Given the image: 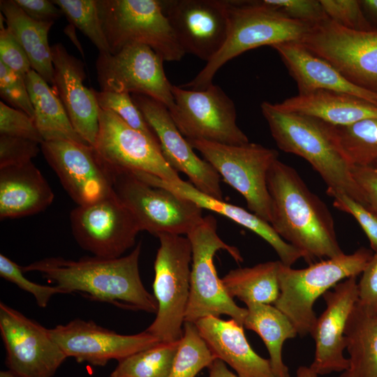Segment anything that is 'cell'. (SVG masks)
Segmentation results:
<instances>
[{
    "label": "cell",
    "instance_id": "52",
    "mask_svg": "<svg viewBox=\"0 0 377 377\" xmlns=\"http://www.w3.org/2000/svg\"><path fill=\"white\" fill-rule=\"evenodd\" d=\"M363 6L369 13L377 18V0L360 1Z\"/></svg>",
    "mask_w": 377,
    "mask_h": 377
},
{
    "label": "cell",
    "instance_id": "26",
    "mask_svg": "<svg viewBox=\"0 0 377 377\" xmlns=\"http://www.w3.org/2000/svg\"><path fill=\"white\" fill-rule=\"evenodd\" d=\"M53 200L51 187L32 161L0 168L1 219L39 213Z\"/></svg>",
    "mask_w": 377,
    "mask_h": 377
},
{
    "label": "cell",
    "instance_id": "23",
    "mask_svg": "<svg viewBox=\"0 0 377 377\" xmlns=\"http://www.w3.org/2000/svg\"><path fill=\"white\" fill-rule=\"evenodd\" d=\"M289 73L295 80L299 94L317 90L346 94L377 106V94L357 86L335 67L298 42L274 45Z\"/></svg>",
    "mask_w": 377,
    "mask_h": 377
},
{
    "label": "cell",
    "instance_id": "3",
    "mask_svg": "<svg viewBox=\"0 0 377 377\" xmlns=\"http://www.w3.org/2000/svg\"><path fill=\"white\" fill-rule=\"evenodd\" d=\"M262 113L278 147L305 159L327 184L367 207L355 182L352 165L334 138L330 125L313 117L279 110L263 102Z\"/></svg>",
    "mask_w": 377,
    "mask_h": 377
},
{
    "label": "cell",
    "instance_id": "12",
    "mask_svg": "<svg viewBox=\"0 0 377 377\" xmlns=\"http://www.w3.org/2000/svg\"><path fill=\"white\" fill-rule=\"evenodd\" d=\"M298 43L355 84L377 94V30L350 29L329 19Z\"/></svg>",
    "mask_w": 377,
    "mask_h": 377
},
{
    "label": "cell",
    "instance_id": "19",
    "mask_svg": "<svg viewBox=\"0 0 377 377\" xmlns=\"http://www.w3.org/2000/svg\"><path fill=\"white\" fill-rule=\"evenodd\" d=\"M49 332L67 357L95 366H104L111 360L119 362L161 342L145 330L135 334H120L92 320L80 318L58 325Z\"/></svg>",
    "mask_w": 377,
    "mask_h": 377
},
{
    "label": "cell",
    "instance_id": "30",
    "mask_svg": "<svg viewBox=\"0 0 377 377\" xmlns=\"http://www.w3.org/2000/svg\"><path fill=\"white\" fill-rule=\"evenodd\" d=\"M348 368L338 377H377V315L356 303L345 330Z\"/></svg>",
    "mask_w": 377,
    "mask_h": 377
},
{
    "label": "cell",
    "instance_id": "49",
    "mask_svg": "<svg viewBox=\"0 0 377 377\" xmlns=\"http://www.w3.org/2000/svg\"><path fill=\"white\" fill-rule=\"evenodd\" d=\"M208 377H238L237 374L229 370L226 364L219 359H216L208 367Z\"/></svg>",
    "mask_w": 377,
    "mask_h": 377
},
{
    "label": "cell",
    "instance_id": "14",
    "mask_svg": "<svg viewBox=\"0 0 377 377\" xmlns=\"http://www.w3.org/2000/svg\"><path fill=\"white\" fill-rule=\"evenodd\" d=\"M163 61L150 47L141 44L128 45L114 54L98 52L96 69L101 91L145 95L172 112V84L164 72Z\"/></svg>",
    "mask_w": 377,
    "mask_h": 377
},
{
    "label": "cell",
    "instance_id": "48",
    "mask_svg": "<svg viewBox=\"0 0 377 377\" xmlns=\"http://www.w3.org/2000/svg\"><path fill=\"white\" fill-rule=\"evenodd\" d=\"M15 3L30 18L38 22H54L63 13L52 1L14 0Z\"/></svg>",
    "mask_w": 377,
    "mask_h": 377
},
{
    "label": "cell",
    "instance_id": "18",
    "mask_svg": "<svg viewBox=\"0 0 377 377\" xmlns=\"http://www.w3.org/2000/svg\"><path fill=\"white\" fill-rule=\"evenodd\" d=\"M40 149L77 205L93 203L114 192L112 174L91 146L61 140L44 141Z\"/></svg>",
    "mask_w": 377,
    "mask_h": 377
},
{
    "label": "cell",
    "instance_id": "37",
    "mask_svg": "<svg viewBox=\"0 0 377 377\" xmlns=\"http://www.w3.org/2000/svg\"><path fill=\"white\" fill-rule=\"evenodd\" d=\"M93 91L99 108L113 112L131 127L159 143L155 133L133 102L131 94L96 91L94 89Z\"/></svg>",
    "mask_w": 377,
    "mask_h": 377
},
{
    "label": "cell",
    "instance_id": "21",
    "mask_svg": "<svg viewBox=\"0 0 377 377\" xmlns=\"http://www.w3.org/2000/svg\"><path fill=\"white\" fill-rule=\"evenodd\" d=\"M357 276L338 283L323 296L326 309L317 318L310 334L315 341L314 360L310 367L318 374L342 372L349 367L343 355L346 348L345 330L348 319L358 301Z\"/></svg>",
    "mask_w": 377,
    "mask_h": 377
},
{
    "label": "cell",
    "instance_id": "7",
    "mask_svg": "<svg viewBox=\"0 0 377 377\" xmlns=\"http://www.w3.org/2000/svg\"><path fill=\"white\" fill-rule=\"evenodd\" d=\"M102 28L114 54L135 44L150 47L164 61H180L186 54L159 0H96Z\"/></svg>",
    "mask_w": 377,
    "mask_h": 377
},
{
    "label": "cell",
    "instance_id": "28",
    "mask_svg": "<svg viewBox=\"0 0 377 377\" xmlns=\"http://www.w3.org/2000/svg\"><path fill=\"white\" fill-rule=\"evenodd\" d=\"M0 10L6 27L25 52L31 69L52 86L54 67L48 33L54 22L30 18L14 0L0 1Z\"/></svg>",
    "mask_w": 377,
    "mask_h": 377
},
{
    "label": "cell",
    "instance_id": "24",
    "mask_svg": "<svg viewBox=\"0 0 377 377\" xmlns=\"http://www.w3.org/2000/svg\"><path fill=\"white\" fill-rule=\"evenodd\" d=\"M194 323L215 357L228 364L238 377H275L269 360L253 350L244 327L235 320L209 316Z\"/></svg>",
    "mask_w": 377,
    "mask_h": 377
},
{
    "label": "cell",
    "instance_id": "39",
    "mask_svg": "<svg viewBox=\"0 0 377 377\" xmlns=\"http://www.w3.org/2000/svg\"><path fill=\"white\" fill-rule=\"evenodd\" d=\"M326 193L333 198V205L352 215L366 234L374 252L377 251V214L344 193L327 188Z\"/></svg>",
    "mask_w": 377,
    "mask_h": 377
},
{
    "label": "cell",
    "instance_id": "43",
    "mask_svg": "<svg viewBox=\"0 0 377 377\" xmlns=\"http://www.w3.org/2000/svg\"><path fill=\"white\" fill-rule=\"evenodd\" d=\"M260 2L278 9L290 18L311 26L330 19L320 1L317 0H263Z\"/></svg>",
    "mask_w": 377,
    "mask_h": 377
},
{
    "label": "cell",
    "instance_id": "8",
    "mask_svg": "<svg viewBox=\"0 0 377 377\" xmlns=\"http://www.w3.org/2000/svg\"><path fill=\"white\" fill-rule=\"evenodd\" d=\"M154 261V296L158 311L145 330L161 342H175L184 334L188 304L192 248L182 235L161 233Z\"/></svg>",
    "mask_w": 377,
    "mask_h": 377
},
{
    "label": "cell",
    "instance_id": "40",
    "mask_svg": "<svg viewBox=\"0 0 377 377\" xmlns=\"http://www.w3.org/2000/svg\"><path fill=\"white\" fill-rule=\"evenodd\" d=\"M0 95L11 107L21 110L34 119V111L24 77L0 61Z\"/></svg>",
    "mask_w": 377,
    "mask_h": 377
},
{
    "label": "cell",
    "instance_id": "51",
    "mask_svg": "<svg viewBox=\"0 0 377 377\" xmlns=\"http://www.w3.org/2000/svg\"><path fill=\"white\" fill-rule=\"evenodd\" d=\"M318 374L310 366L299 367L296 372V377H318Z\"/></svg>",
    "mask_w": 377,
    "mask_h": 377
},
{
    "label": "cell",
    "instance_id": "15",
    "mask_svg": "<svg viewBox=\"0 0 377 377\" xmlns=\"http://www.w3.org/2000/svg\"><path fill=\"white\" fill-rule=\"evenodd\" d=\"M73 237L94 256L115 258L133 247L140 227L114 191L93 203L77 205L70 214Z\"/></svg>",
    "mask_w": 377,
    "mask_h": 377
},
{
    "label": "cell",
    "instance_id": "13",
    "mask_svg": "<svg viewBox=\"0 0 377 377\" xmlns=\"http://www.w3.org/2000/svg\"><path fill=\"white\" fill-rule=\"evenodd\" d=\"M98 121L93 148L108 168L142 172L172 184L182 181L165 159L158 142L131 127L113 112L99 107Z\"/></svg>",
    "mask_w": 377,
    "mask_h": 377
},
{
    "label": "cell",
    "instance_id": "42",
    "mask_svg": "<svg viewBox=\"0 0 377 377\" xmlns=\"http://www.w3.org/2000/svg\"><path fill=\"white\" fill-rule=\"evenodd\" d=\"M0 135L29 139L40 144L43 142L34 119L2 101L0 102Z\"/></svg>",
    "mask_w": 377,
    "mask_h": 377
},
{
    "label": "cell",
    "instance_id": "4",
    "mask_svg": "<svg viewBox=\"0 0 377 377\" xmlns=\"http://www.w3.org/2000/svg\"><path fill=\"white\" fill-rule=\"evenodd\" d=\"M247 2L230 1V30L225 44L183 87L204 89L212 84L217 71L230 60L260 46L300 42L313 27L260 1Z\"/></svg>",
    "mask_w": 377,
    "mask_h": 377
},
{
    "label": "cell",
    "instance_id": "31",
    "mask_svg": "<svg viewBox=\"0 0 377 377\" xmlns=\"http://www.w3.org/2000/svg\"><path fill=\"white\" fill-rule=\"evenodd\" d=\"M247 314L243 326L257 333L263 339L269 355L275 377H290L288 367L282 359L283 343L295 337L297 332L288 317L272 304H246Z\"/></svg>",
    "mask_w": 377,
    "mask_h": 377
},
{
    "label": "cell",
    "instance_id": "38",
    "mask_svg": "<svg viewBox=\"0 0 377 377\" xmlns=\"http://www.w3.org/2000/svg\"><path fill=\"white\" fill-rule=\"evenodd\" d=\"M0 276L8 281L17 286L22 290L31 294L39 307L47 306L51 297L56 294H64L56 286L41 285L25 277L24 272L15 262L3 254H0Z\"/></svg>",
    "mask_w": 377,
    "mask_h": 377
},
{
    "label": "cell",
    "instance_id": "2",
    "mask_svg": "<svg viewBox=\"0 0 377 377\" xmlns=\"http://www.w3.org/2000/svg\"><path fill=\"white\" fill-rule=\"evenodd\" d=\"M267 184L271 198L270 225L303 253L308 264L344 253L330 211L295 168L276 160L268 171Z\"/></svg>",
    "mask_w": 377,
    "mask_h": 377
},
{
    "label": "cell",
    "instance_id": "46",
    "mask_svg": "<svg viewBox=\"0 0 377 377\" xmlns=\"http://www.w3.org/2000/svg\"><path fill=\"white\" fill-rule=\"evenodd\" d=\"M362 274L357 304L369 314L377 315V251L374 252Z\"/></svg>",
    "mask_w": 377,
    "mask_h": 377
},
{
    "label": "cell",
    "instance_id": "33",
    "mask_svg": "<svg viewBox=\"0 0 377 377\" xmlns=\"http://www.w3.org/2000/svg\"><path fill=\"white\" fill-rule=\"evenodd\" d=\"M330 127L334 139L352 165H365L377 160V119Z\"/></svg>",
    "mask_w": 377,
    "mask_h": 377
},
{
    "label": "cell",
    "instance_id": "36",
    "mask_svg": "<svg viewBox=\"0 0 377 377\" xmlns=\"http://www.w3.org/2000/svg\"><path fill=\"white\" fill-rule=\"evenodd\" d=\"M71 24L80 29L99 52H110L98 15L96 0H53Z\"/></svg>",
    "mask_w": 377,
    "mask_h": 377
},
{
    "label": "cell",
    "instance_id": "11",
    "mask_svg": "<svg viewBox=\"0 0 377 377\" xmlns=\"http://www.w3.org/2000/svg\"><path fill=\"white\" fill-rule=\"evenodd\" d=\"M172 92L175 108L170 113L186 139L228 145L249 142L236 123L233 101L218 85L201 90L172 85Z\"/></svg>",
    "mask_w": 377,
    "mask_h": 377
},
{
    "label": "cell",
    "instance_id": "6",
    "mask_svg": "<svg viewBox=\"0 0 377 377\" xmlns=\"http://www.w3.org/2000/svg\"><path fill=\"white\" fill-rule=\"evenodd\" d=\"M186 237L191 244L192 260L185 322L195 323L207 316L226 315L243 326L247 309L239 306L228 295L214 263V256L220 250L227 251L237 263H242L239 249L221 239L216 220L211 215L204 216Z\"/></svg>",
    "mask_w": 377,
    "mask_h": 377
},
{
    "label": "cell",
    "instance_id": "45",
    "mask_svg": "<svg viewBox=\"0 0 377 377\" xmlns=\"http://www.w3.org/2000/svg\"><path fill=\"white\" fill-rule=\"evenodd\" d=\"M0 61L25 77L31 69L30 61L10 29L0 20Z\"/></svg>",
    "mask_w": 377,
    "mask_h": 377
},
{
    "label": "cell",
    "instance_id": "44",
    "mask_svg": "<svg viewBox=\"0 0 377 377\" xmlns=\"http://www.w3.org/2000/svg\"><path fill=\"white\" fill-rule=\"evenodd\" d=\"M40 150L36 141L0 135V168L31 161Z\"/></svg>",
    "mask_w": 377,
    "mask_h": 377
},
{
    "label": "cell",
    "instance_id": "29",
    "mask_svg": "<svg viewBox=\"0 0 377 377\" xmlns=\"http://www.w3.org/2000/svg\"><path fill=\"white\" fill-rule=\"evenodd\" d=\"M24 80L34 108V121L43 142L66 140L87 144L75 131L52 87L32 69Z\"/></svg>",
    "mask_w": 377,
    "mask_h": 377
},
{
    "label": "cell",
    "instance_id": "16",
    "mask_svg": "<svg viewBox=\"0 0 377 377\" xmlns=\"http://www.w3.org/2000/svg\"><path fill=\"white\" fill-rule=\"evenodd\" d=\"M0 332L6 365L20 377H52L67 358L49 329L2 302Z\"/></svg>",
    "mask_w": 377,
    "mask_h": 377
},
{
    "label": "cell",
    "instance_id": "10",
    "mask_svg": "<svg viewBox=\"0 0 377 377\" xmlns=\"http://www.w3.org/2000/svg\"><path fill=\"white\" fill-rule=\"evenodd\" d=\"M110 170V169H109ZM113 188L140 227L158 236L187 235L202 220V209L168 189L147 183L126 170H110Z\"/></svg>",
    "mask_w": 377,
    "mask_h": 377
},
{
    "label": "cell",
    "instance_id": "47",
    "mask_svg": "<svg viewBox=\"0 0 377 377\" xmlns=\"http://www.w3.org/2000/svg\"><path fill=\"white\" fill-rule=\"evenodd\" d=\"M351 173L364 197L367 208L377 214V160L365 165H353Z\"/></svg>",
    "mask_w": 377,
    "mask_h": 377
},
{
    "label": "cell",
    "instance_id": "22",
    "mask_svg": "<svg viewBox=\"0 0 377 377\" xmlns=\"http://www.w3.org/2000/svg\"><path fill=\"white\" fill-rule=\"evenodd\" d=\"M54 67L52 88L61 101L77 133L94 147L99 128L98 105L93 88L83 84V62L61 43L51 46Z\"/></svg>",
    "mask_w": 377,
    "mask_h": 377
},
{
    "label": "cell",
    "instance_id": "25",
    "mask_svg": "<svg viewBox=\"0 0 377 377\" xmlns=\"http://www.w3.org/2000/svg\"><path fill=\"white\" fill-rule=\"evenodd\" d=\"M132 174L147 183L168 189L177 195L194 202L202 209H209L224 216L250 230L267 242L276 251L279 260L286 266L291 267L300 258H304L303 253L283 240L270 223L240 207L200 192L189 182L182 179L178 184H172L142 172H132Z\"/></svg>",
    "mask_w": 377,
    "mask_h": 377
},
{
    "label": "cell",
    "instance_id": "17",
    "mask_svg": "<svg viewBox=\"0 0 377 377\" xmlns=\"http://www.w3.org/2000/svg\"><path fill=\"white\" fill-rule=\"evenodd\" d=\"M180 45L208 62L222 48L230 24V1H161Z\"/></svg>",
    "mask_w": 377,
    "mask_h": 377
},
{
    "label": "cell",
    "instance_id": "53",
    "mask_svg": "<svg viewBox=\"0 0 377 377\" xmlns=\"http://www.w3.org/2000/svg\"><path fill=\"white\" fill-rule=\"evenodd\" d=\"M0 377H20L16 374H13L10 371H1L0 372Z\"/></svg>",
    "mask_w": 377,
    "mask_h": 377
},
{
    "label": "cell",
    "instance_id": "27",
    "mask_svg": "<svg viewBox=\"0 0 377 377\" xmlns=\"http://www.w3.org/2000/svg\"><path fill=\"white\" fill-rule=\"evenodd\" d=\"M279 110L317 118L332 126H347L377 119V106L346 94L317 90L275 103Z\"/></svg>",
    "mask_w": 377,
    "mask_h": 377
},
{
    "label": "cell",
    "instance_id": "41",
    "mask_svg": "<svg viewBox=\"0 0 377 377\" xmlns=\"http://www.w3.org/2000/svg\"><path fill=\"white\" fill-rule=\"evenodd\" d=\"M328 17L347 29L367 31L372 29L364 17L360 1L320 0Z\"/></svg>",
    "mask_w": 377,
    "mask_h": 377
},
{
    "label": "cell",
    "instance_id": "32",
    "mask_svg": "<svg viewBox=\"0 0 377 377\" xmlns=\"http://www.w3.org/2000/svg\"><path fill=\"white\" fill-rule=\"evenodd\" d=\"M281 263L280 260L267 261L232 269L221 279L223 286L230 297H237L245 304H274L280 294Z\"/></svg>",
    "mask_w": 377,
    "mask_h": 377
},
{
    "label": "cell",
    "instance_id": "50",
    "mask_svg": "<svg viewBox=\"0 0 377 377\" xmlns=\"http://www.w3.org/2000/svg\"><path fill=\"white\" fill-rule=\"evenodd\" d=\"M75 27L70 23V24L67 25L65 27L64 32L66 34V36H68V37L71 40V41L77 48V50L81 52L82 57H84V52H83L81 44L77 38V36L75 31Z\"/></svg>",
    "mask_w": 377,
    "mask_h": 377
},
{
    "label": "cell",
    "instance_id": "5",
    "mask_svg": "<svg viewBox=\"0 0 377 377\" xmlns=\"http://www.w3.org/2000/svg\"><path fill=\"white\" fill-rule=\"evenodd\" d=\"M373 254L361 247L353 253H343L299 269L281 263L280 294L274 306L288 317L297 334H310L317 320L313 310L316 300L341 280L362 273Z\"/></svg>",
    "mask_w": 377,
    "mask_h": 377
},
{
    "label": "cell",
    "instance_id": "35",
    "mask_svg": "<svg viewBox=\"0 0 377 377\" xmlns=\"http://www.w3.org/2000/svg\"><path fill=\"white\" fill-rule=\"evenodd\" d=\"M216 359L195 324L184 322V334L168 377H195Z\"/></svg>",
    "mask_w": 377,
    "mask_h": 377
},
{
    "label": "cell",
    "instance_id": "34",
    "mask_svg": "<svg viewBox=\"0 0 377 377\" xmlns=\"http://www.w3.org/2000/svg\"><path fill=\"white\" fill-rule=\"evenodd\" d=\"M179 341L161 342L123 359L110 377H168Z\"/></svg>",
    "mask_w": 377,
    "mask_h": 377
},
{
    "label": "cell",
    "instance_id": "20",
    "mask_svg": "<svg viewBox=\"0 0 377 377\" xmlns=\"http://www.w3.org/2000/svg\"><path fill=\"white\" fill-rule=\"evenodd\" d=\"M131 97L155 133L168 163L177 172L184 173L200 192L223 200L220 175L207 161L195 154L176 126L168 109L145 95L132 94Z\"/></svg>",
    "mask_w": 377,
    "mask_h": 377
},
{
    "label": "cell",
    "instance_id": "9",
    "mask_svg": "<svg viewBox=\"0 0 377 377\" xmlns=\"http://www.w3.org/2000/svg\"><path fill=\"white\" fill-rule=\"evenodd\" d=\"M187 141L244 198L251 212L270 223L271 198L267 177L278 159L276 150L251 142L228 145L198 140Z\"/></svg>",
    "mask_w": 377,
    "mask_h": 377
},
{
    "label": "cell",
    "instance_id": "1",
    "mask_svg": "<svg viewBox=\"0 0 377 377\" xmlns=\"http://www.w3.org/2000/svg\"><path fill=\"white\" fill-rule=\"evenodd\" d=\"M141 244L115 258L83 257L77 260L50 257L21 266L24 272L40 273L64 294L77 293L92 300L156 313L158 304L140 275Z\"/></svg>",
    "mask_w": 377,
    "mask_h": 377
}]
</instances>
